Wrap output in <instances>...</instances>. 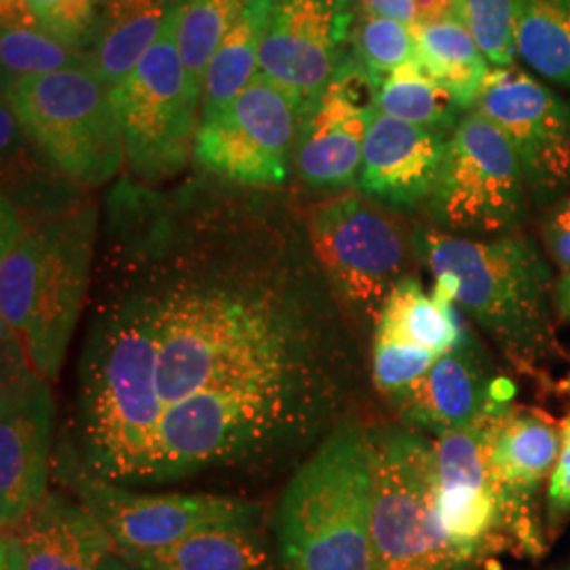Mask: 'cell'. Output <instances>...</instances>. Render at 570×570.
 <instances>
[{"instance_id":"cell-1","label":"cell","mask_w":570,"mask_h":570,"mask_svg":"<svg viewBox=\"0 0 570 570\" xmlns=\"http://www.w3.org/2000/svg\"><path fill=\"white\" fill-rule=\"evenodd\" d=\"M305 223L121 186L66 419L72 475L266 478L346 423L355 336Z\"/></svg>"},{"instance_id":"cell-2","label":"cell","mask_w":570,"mask_h":570,"mask_svg":"<svg viewBox=\"0 0 570 570\" xmlns=\"http://www.w3.org/2000/svg\"><path fill=\"white\" fill-rule=\"evenodd\" d=\"M98 207L75 195L16 204L2 195L0 322L51 385L82 322L96 279Z\"/></svg>"},{"instance_id":"cell-3","label":"cell","mask_w":570,"mask_h":570,"mask_svg":"<svg viewBox=\"0 0 570 570\" xmlns=\"http://www.w3.org/2000/svg\"><path fill=\"white\" fill-rule=\"evenodd\" d=\"M414 245L433 285L489 334L511 366L532 374L550 360L551 271L534 242L522 235L473 239L423 226Z\"/></svg>"},{"instance_id":"cell-4","label":"cell","mask_w":570,"mask_h":570,"mask_svg":"<svg viewBox=\"0 0 570 570\" xmlns=\"http://www.w3.org/2000/svg\"><path fill=\"white\" fill-rule=\"evenodd\" d=\"M372 429L343 423L285 484L275 511L282 570H370Z\"/></svg>"},{"instance_id":"cell-5","label":"cell","mask_w":570,"mask_h":570,"mask_svg":"<svg viewBox=\"0 0 570 570\" xmlns=\"http://www.w3.org/2000/svg\"><path fill=\"white\" fill-rule=\"evenodd\" d=\"M306 239L334 298L357 334H374L391 292L419 261L397 212L362 193H338L305 214Z\"/></svg>"},{"instance_id":"cell-6","label":"cell","mask_w":570,"mask_h":570,"mask_svg":"<svg viewBox=\"0 0 570 570\" xmlns=\"http://www.w3.org/2000/svg\"><path fill=\"white\" fill-rule=\"evenodd\" d=\"M21 134L82 188L110 183L125 161L112 94L96 68L20 77L2 85Z\"/></svg>"},{"instance_id":"cell-7","label":"cell","mask_w":570,"mask_h":570,"mask_svg":"<svg viewBox=\"0 0 570 570\" xmlns=\"http://www.w3.org/2000/svg\"><path fill=\"white\" fill-rule=\"evenodd\" d=\"M374 489L370 570H475L452 548L435 510L431 440L412 429H372Z\"/></svg>"},{"instance_id":"cell-8","label":"cell","mask_w":570,"mask_h":570,"mask_svg":"<svg viewBox=\"0 0 570 570\" xmlns=\"http://www.w3.org/2000/svg\"><path fill=\"white\" fill-rule=\"evenodd\" d=\"M180 9L138 66L110 89L125 161L146 184L183 174L193 159L202 117V100L190 91L178 49Z\"/></svg>"},{"instance_id":"cell-9","label":"cell","mask_w":570,"mask_h":570,"mask_svg":"<svg viewBox=\"0 0 570 570\" xmlns=\"http://www.w3.org/2000/svg\"><path fill=\"white\" fill-rule=\"evenodd\" d=\"M529 190L510 140L471 108L450 134L429 214L438 228L454 235H511L524 218Z\"/></svg>"},{"instance_id":"cell-10","label":"cell","mask_w":570,"mask_h":570,"mask_svg":"<svg viewBox=\"0 0 570 570\" xmlns=\"http://www.w3.org/2000/svg\"><path fill=\"white\" fill-rule=\"evenodd\" d=\"M305 106L263 72L230 102L199 117L193 159L212 176L249 188H282L294 167Z\"/></svg>"},{"instance_id":"cell-11","label":"cell","mask_w":570,"mask_h":570,"mask_svg":"<svg viewBox=\"0 0 570 570\" xmlns=\"http://www.w3.org/2000/svg\"><path fill=\"white\" fill-rule=\"evenodd\" d=\"M0 334V522L13 530L49 492L58 407L51 383L28 364L13 336Z\"/></svg>"},{"instance_id":"cell-12","label":"cell","mask_w":570,"mask_h":570,"mask_svg":"<svg viewBox=\"0 0 570 570\" xmlns=\"http://www.w3.org/2000/svg\"><path fill=\"white\" fill-rule=\"evenodd\" d=\"M72 480L79 499L115 539L117 553L164 550L202 530L261 524L265 515L261 503L237 497L140 492L89 475Z\"/></svg>"},{"instance_id":"cell-13","label":"cell","mask_w":570,"mask_h":570,"mask_svg":"<svg viewBox=\"0 0 570 570\" xmlns=\"http://www.w3.org/2000/svg\"><path fill=\"white\" fill-rule=\"evenodd\" d=\"M505 406L508 400H499L468 428L431 440L438 520L452 548L475 564L505 546L490 465L492 433Z\"/></svg>"},{"instance_id":"cell-14","label":"cell","mask_w":570,"mask_h":570,"mask_svg":"<svg viewBox=\"0 0 570 570\" xmlns=\"http://www.w3.org/2000/svg\"><path fill=\"white\" fill-rule=\"evenodd\" d=\"M473 108L510 140L530 190L550 195L569 184V100L511 63L492 66Z\"/></svg>"},{"instance_id":"cell-15","label":"cell","mask_w":570,"mask_h":570,"mask_svg":"<svg viewBox=\"0 0 570 570\" xmlns=\"http://www.w3.org/2000/svg\"><path fill=\"white\" fill-rule=\"evenodd\" d=\"M357 13V0H277L258 72L313 102L348 60Z\"/></svg>"},{"instance_id":"cell-16","label":"cell","mask_w":570,"mask_h":570,"mask_svg":"<svg viewBox=\"0 0 570 570\" xmlns=\"http://www.w3.org/2000/svg\"><path fill=\"white\" fill-rule=\"evenodd\" d=\"M374 89L351 53L326 89L306 104L294 167L311 190L338 195L357 188L367 129L376 115Z\"/></svg>"},{"instance_id":"cell-17","label":"cell","mask_w":570,"mask_h":570,"mask_svg":"<svg viewBox=\"0 0 570 570\" xmlns=\"http://www.w3.org/2000/svg\"><path fill=\"white\" fill-rule=\"evenodd\" d=\"M465 334L449 294L438 285L429 294L421 279L410 275L391 292L372 334L374 387L389 404L395 402L461 345Z\"/></svg>"},{"instance_id":"cell-18","label":"cell","mask_w":570,"mask_h":570,"mask_svg":"<svg viewBox=\"0 0 570 570\" xmlns=\"http://www.w3.org/2000/svg\"><path fill=\"white\" fill-rule=\"evenodd\" d=\"M558 452L560 428L548 414L532 407H503L492 433L490 465L503 541L522 556H539L546 548L539 499Z\"/></svg>"},{"instance_id":"cell-19","label":"cell","mask_w":570,"mask_h":570,"mask_svg":"<svg viewBox=\"0 0 570 570\" xmlns=\"http://www.w3.org/2000/svg\"><path fill=\"white\" fill-rule=\"evenodd\" d=\"M449 140V131L376 112L364 142L357 190L397 214L428 205Z\"/></svg>"},{"instance_id":"cell-20","label":"cell","mask_w":570,"mask_h":570,"mask_svg":"<svg viewBox=\"0 0 570 570\" xmlns=\"http://www.w3.org/2000/svg\"><path fill=\"white\" fill-rule=\"evenodd\" d=\"M497 387L499 383L492 381L482 348L468 332L461 345L440 357L391 406L400 414L404 428L438 438L468 428L499 400H508Z\"/></svg>"},{"instance_id":"cell-21","label":"cell","mask_w":570,"mask_h":570,"mask_svg":"<svg viewBox=\"0 0 570 570\" xmlns=\"http://www.w3.org/2000/svg\"><path fill=\"white\" fill-rule=\"evenodd\" d=\"M26 570H100L117 553L115 539L81 499L47 492L18 529Z\"/></svg>"},{"instance_id":"cell-22","label":"cell","mask_w":570,"mask_h":570,"mask_svg":"<svg viewBox=\"0 0 570 570\" xmlns=\"http://www.w3.org/2000/svg\"><path fill=\"white\" fill-rule=\"evenodd\" d=\"M140 570H275L261 524H233L202 530L153 551H121Z\"/></svg>"},{"instance_id":"cell-23","label":"cell","mask_w":570,"mask_h":570,"mask_svg":"<svg viewBox=\"0 0 570 570\" xmlns=\"http://www.w3.org/2000/svg\"><path fill=\"white\" fill-rule=\"evenodd\" d=\"M184 0H104L94 39L96 70L112 89L164 35Z\"/></svg>"},{"instance_id":"cell-24","label":"cell","mask_w":570,"mask_h":570,"mask_svg":"<svg viewBox=\"0 0 570 570\" xmlns=\"http://www.w3.org/2000/svg\"><path fill=\"white\" fill-rule=\"evenodd\" d=\"M416 63L444 91L471 110L487 82L492 63L473 35L459 20L414 28Z\"/></svg>"},{"instance_id":"cell-25","label":"cell","mask_w":570,"mask_h":570,"mask_svg":"<svg viewBox=\"0 0 570 570\" xmlns=\"http://www.w3.org/2000/svg\"><path fill=\"white\" fill-rule=\"evenodd\" d=\"M277 0H249L205 75L202 115L235 100L258 72L266 28Z\"/></svg>"},{"instance_id":"cell-26","label":"cell","mask_w":570,"mask_h":570,"mask_svg":"<svg viewBox=\"0 0 570 570\" xmlns=\"http://www.w3.org/2000/svg\"><path fill=\"white\" fill-rule=\"evenodd\" d=\"M515 56L541 79L570 89V0H524Z\"/></svg>"},{"instance_id":"cell-27","label":"cell","mask_w":570,"mask_h":570,"mask_svg":"<svg viewBox=\"0 0 570 570\" xmlns=\"http://www.w3.org/2000/svg\"><path fill=\"white\" fill-rule=\"evenodd\" d=\"M374 108L393 119L449 134L468 112L449 91L431 81L416 61L391 72L376 85Z\"/></svg>"},{"instance_id":"cell-28","label":"cell","mask_w":570,"mask_h":570,"mask_svg":"<svg viewBox=\"0 0 570 570\" xmlns=\"http://www.w3.org/2000/svg\"><path fill=\"white\" fill-rule=\"evenodd\" d=\"M249 0H184L178 21V49L188 85L204 102L205 75L228 30Z\"/></svg>"},{"instance_id":"cell-29","label":"cell","mask_w":570,"mask_h":570,"mask_svg":"<svg viewBox=\"0 0 570 570\" xmlns=\"http://www.w3.org/2000/svg\"><path fill=\"white\" fill-rule=\"evenodd\" d=\"M0 61L2 82L72 68H96L91 51L70 47L37 23H2Z\"/></svg>"},{"instance_id":"cell-30","label":"cell","mask_w":570,"mask_h":570,"mask_svg":"<svg viewBox=\"0 0 570 570\" xmlns=\"http://www.w3.org/2000/svg\"><path fill=\"white\" fill-rule=\"evenodd\" d=\"M351 53L376 87L391 72L416 61V37L402 21L360 11Z\"/></svg>"},{"instance_id":"cell-31","label":"cell","mask_w":570,"mask_h":570,"mask_svg":"<svg viewBox=\"0 0 570 570\" xmlns=\"http://www.w3.org/2000/svg\"><path fill=\"white\" fill-rule=\"evenodd\" d=\"M102 4L104 0H20L16 11L2 16V23H21L28 18L70 47L91 51Z\"/></svg>"},{"instance_id":"cell-32","label":"cell","mask_w":570,"mask_h":570,"mask_svg":"<svg viewBox=\"0 0 570 570\" xmlns=\"http://www.w3.org/2000/svg\"><path fill=\"white\" fill-rule=\"evenodd\" d=\"M524 0H456L459 20L494 68L515 61V23Z\"/></svg>"},{"instance_id":"cell-33","label":"cell","mask_w":570,"mask_h":570,"mask_svg":"<svg viewBox=\"0 0 570 570\" xmlns=\"http://www.w3.org/2000/svg\"><path fill=\"white\" fill-rule=\"evenodd\" d=\"M357 2H360V11L402 21L412 30L425 23L459 20L456 0H357Z\"/></svg>"},{"instance_id":"cell-34","label":"cell","mask_w":570,"mask_h":570,"mask_svg":"<svg viewBox=\"0 0 570 570\" xmlns=\"http://www.w3.org/2000/svg\"><path fill=\"white\" fill-rule=\"evenodd\" d=\"M570 515V416L560 425V452L546 494L548 527L558 529Z\"/></svg>"},{"instance_id":"cell-35","label":"cell","mask_w":570,"mask_h":570,"mask_svg":"<svg viewBox=\"0 0 570 570\" xmlns=\"http://www.w3.org/2000/svg\"><path fill=\"white\" fill-rule=\"evenodd\" d=\"M543 239L551 261L560 266L564 275H570V195L553 205L543 223Z\"/></svg>"},{"instance_id":"cell-36","label":"cell","mask_w":570,"mask_h":570,"mask_svg":"<svg viewBox=\"0 0 570 570\" xmlns=\"http://www.w3.org/2000/svg\"><path fill=\"white\" fill-rule=\"evenodd\" d=\"M0 570H26L20 541L11 530H2L0 541Z\"/></svg>"},{"instance_id":"cell-37","label":"cell","mask_w":570,"mask_h":570,"mask_svg":"<svg viewBox=\"0 0 570 570\" xmlns=\"http://www.w3.org/2000/svg\"><path fill=\"white\" fill-rule=\"evenodd\" d=\"M553 301H556L558 311H560L564 317H570V275H564V277L558 282V285H556Z\"/></svg>"},{"instance_id":"cell-38","label":"cell","mask_w":570,"mask_h":570,"mask_svg":"<svg viewBox=\"0 0 570 570\" xmlns=\"http://www.w3.org/2000/svg\"><path fill=\"white\" fill-rule=\"evenodd\" d=\"M100 570H140L138 567H134V564H129L127 560H122L119 553H115L112 558H108L106 562H104V567Z\"/></svg>"},{"instance_id":"cell-39","label":"cell","mask_w":570,"mask_h":570,"mask_svg":"<svg viewBox=\"0 0 570 570\" xmlns=\"http://www.w3.org/2000/svg\"><path fill=\"white\" fill-rule=\"evenodd\" d=\"M11 2H13V4H16V2H18V0H2V9H7V7H11Z\"/></svg>"}]
</instances>
